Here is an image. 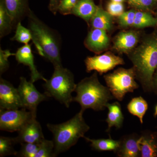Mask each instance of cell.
<instances>
[{"mask_svg": "<svg viewBox=\"0 0 157 157\" xmlns=\"http://www.w3.org/2000/svg\"><path fill=\"white\" fill-rule=\"evenodd\" d=\"M7 10L13 20L14 28L18 22L27 17L31 9L29 0H4Z\"/></svg>", "mask_w": 157, "mask_h": 157, "instance_id": "cell-15", "label": "cell"}, {"mask_svg": "<svg viewBox=\"0 0 157 157\" xmlns=\"http://www.w3.org/2000/svg\"><path fill=\"white\" fill-rule=\"evenodd\" d=\"M18 132L17 137H14L16 143L39 144L45 139L41 124L34 117L26 124Z\"/></svg>", "mask_w": 157, "mask_h": 157, "instance_id": "cell-11", "label": "cell"}, {"mask_svg": "<svg viewBox=\"0 0 157 157\" xmlns=\"http://www.w3.org/2000/svg\"><path fill=\"white\" fill-rule=\"evenodd\" d=\"M136 73L134 68H119L104 76L105 82L113 98L121 101L127 94L133 93L139 88L135 81Z\"/></svg>", "mask_w": 157, "mask_h": 157, "instance_id": "cell-6", "label": "cell"}, {"mask_svg": "<svg viewBox=\"0 0 157 157\" xmlns=\"http://www.w3.org/2000/svg\"><path fill=\"white\" fill-rule=\"evenodd\" d=\"M14 28L13 20L6 8L4 0H0V37L1 39L11 33Z\"/></svg>", "mask_w": 157, "mask_h": 157, "instance_id": "cell-23", "label": "cell"}, {"mask_svg": "<svg viewBox=\"0 0 157 157\" xmlns=\"http://www.w3.org/2000/svg\"><path fill=\"white\" fill-rule=\"evenodd\" d=\"M15 54V59L17 63L28 66L29 68L31 81L34 82L39 79L45 82L47 80L39 73L35 64L34 57L30 45H24L18 48Z\"/></svg>", "mask_w": 157, "mask_h": 157, "instance_id": "cell-12", "label": "cell"}, {"mask_svg": "<svg viewBox=\"0 0 157 157\" xmlns=\"http://www.w3.org/2000/svg\"><path fill=\"white\" fill-rule=\"evenodd\" d=\"M139 148L141 157H157V132L144 131L139 137Z\"/></svg>", "mask_w": 157, "mask_h": 157, "instance_id": "cell-16", "label": "cell"}, {"mask_svg": "<svg viewBox=\"0 0 157 157\" xmlns=\"http://www.w3.org/2000/svg\"><path fill=\"white\" fill-rule=\"evenodd\" d=\"M137 134L124 135L120 138L119 145L115 153L120 157H139L140 152Z\"/></svg>", "mask_w": 157, "mask_h": 157, "instance_id": "cell-13", "label": "cell"}, {"mask_svg": "<svg viewBox=\"0 0 157 157\" xmlns=\"http://www.w3.org/2000/svg\"><path fill=\"white\" fill-rule=\"evenodd\" d=\"M136 73L146 93L153 91V78L157 68V35L147 38L130 56Z\"/></svg>", "mask_w": 157, "mask_h": 157, "instance_id": "cell-2", "label": "cell"}, {"mask_svg": "<svg viewBox=\"0 0 157 157\" xmlns=\"http://www.w3.org/2000/svg\"><path fill=\"white\" fill-rule=\"evenodd\" d=\"M107 11L112 16H119L124 12L122 3L111 2L107 6Z\"/></svg>", "mask_w": 157, "mask_h": 157, "instance_id": "cell-32", "label": "cell"}, {"mask_svg": "<svg viewBox=\"0 0 157 157\" xmlns=\"http://www.w3.org/2000/svg\"><path fill=\"white\" fill-rule=\"evenodd\" d=\"M97 8L98 6H96L93 0H78L71 14L88 22L95 13Z\"/></svg>", "mask_w": 157, "mask_h": 157, "instance_id": "cell-19", "label": "cell"}, {"mask_svg": "<svg viewBox=\"0 0 157 157\" xmlns=\"http://www.w3.org/2000/svg\"><path fill=\"white\" fill-rule=\"evenodd\" d=\"M157 25V18L151 14L143 11H136L133 26L137 28L154 26Z\"/></svg>", "mask_w": 157, "mask_h": 157, "instance_id": "cell-24", "label": "cell"}, {"mask_svg": "<svg viewBox=\"0 0 157 157\" xmlns=\"http://www.w3.org/2000/svg\"><path fill=\"white\" fill-rule=\"evenodd\" d=\"M93 29L109 30L112 26V16L108 11L98 7L95 13L90 20Z\"/></svg>", "mask_w": 157, "mask_h": 157, "instance_id": "cell-20", "label": "cell"}, {"mask_svg": "<svg viewBox=\"0 0 157 157\" xmlns=\"http://www.w3.org/2000/svg\"><path fill=\"white\" fill-rule=\"evenodd\" d=\"M87 72L96 71L100 74L107 73L118 65L124 64V60L110 52L92 57H88L85 60Z\"/></svg>", "mask_w": 157, "mask_h": 157, "instance_id": "cell-9", "label": "cell"}, {"mask_svg": "<svg viewBox=\"0 0 157 157\" xmlns=\"http://www.w3.org/2000/svg\"></svg>", "mask_w": 157, "mask_h": 157, "instance_id": "cell-39", "label": "cell"}, {"mask_svg": "<svg viewBox=\"0 0 157 157\" xmlns=\"http://www.w3.org/2000/svg\"><path fill=\"white\" fill-rule=\"evenodd\" d=\"M75 92L76 95L73 101L80 105V110L83 112L88 109L95 111L105 110L107 103L113 98L108 87L99 82L96 72L76 84Z\"/></svg>", "mask_w": 157, "mask_h": 157, "instance_id": "cell-3", "label": "cell"}, {"mask_svg": "<svg viewBox=\"0 0 157 157\" xmlns=\"http://www.w3.org/2000/svg\"><path fill=\"white\" fill-rule=\"evenodd\" d=\"M129 1L132 5L137 6L139 3V0H129Z\"/></svg>", "mask_w": 157, "mask_h": 157, "instance_id": "cell-36", "label": "cell"}, {"mask_svg": "<svg viewBox=\"0 0 157 157\" xmlns=\"http://www.w3.org/2000/svg\"><path fill=\"white\" fill-rule=\"evenodd\" d=\"M40 144V143H39ZM39 144L25 143L21 144V147L17 156L22 157H35L39 150Z\"/></svg>", "mask_w": 157, "mask_h": 157, "instance_id": "cell-28", "label": "cell"}, {"mask_svg": "<svg viewBox=\"0 0 157 157\" xmlns=\"http://www.w3.org/2000/svg\"><path fill=\"white\" fill-rule=\"evenodd\" d=\"M153 92L157 95V68L153 78Z\"/></svg>", "mask_w": 157, "mask_h": 157, "instance_id": "cell-35", "label": "cell"}, {"mask_svg": "<svg viewBox=\"0 0 157 157\" xmlns=\"http://www.w3.org/2000/svg\"><path fill=\"white\" fill-rule=\"evenodd\" d=\"M78 0H60L58 7V12L64 15L71 14L73 8Z\"/></svg>", "mask_w": 157, "mask_h": 157, "instance_id": "cell-30", "label": "cell"}, {"mask_svg": "<svg viewBox=\"0 0 157 157\" xmlns=\"http://www.w3.org/2000/svg\"><path fill=\"white\" fill-rule=\"evenodd\" d=\"M124 0H111L112 2H116L122 3Z\"/></svg>", "mask_w": 157, "mask_h": 157, "instance_id": "cell-38", "label": "cell"}, {"mask_svg": "<svg viewBox=\"0 0 157 157\" xmlns=\"http://www.w3.org/2000/svg\"><path fill=\"white\" fill-rule=\"evenodd\" d=\"M83 113L80 110L73 118L63 123L47 124V128L53 135L56 156L75 145L90 130L89 126L83 117Z\"/></svg>", "mask_w": 157, "mask_h": 157, "instance_id": "cell-4", "label": "cell"}, {"mask_svg": "<svg viewBox=\"0 0 157 157\" xmlns=\"http://www.w3.org/2000/svg\"><path fill=\"white\" fill-rule=\"evenodd\" d=\"M106 108L108 109L106 120L108 125L106 132H110L113 127H115L117 129L121 128L123 124L124 116L120 104L117 101H115L112 104L108 103Z\"/></svg>", "mask_w": 157, "mask_h": 157, "instance_id": "cell-17", "label": "cell"}, {"mask_svg": "<svg viewBox=\"0 0 157 157\" xmlns=\"http://www.w3.org/2000/svg\"><path fill=\"white\" fill-rule=\"evenodd\" d=\"M27 17L32 41L39 55L51 62L54 67L62 66L61 40L58 32L39 19L32 10Z\"/></svg>", "mask_w": 157, "mask_h": 157, "instance_id": "cell-1", "label": "cell"}, {"mask_svg": "<svg viewBox=\"0 0 157 157\" xmlns=\"http://www.w3.org/2000/svg\"><path fill=\"white\" fill-rule=\"evenodd\" d=\"M15 53H11L10 51L3 50L0 48V73L1 75L6 72L9 67V58L11 56H15Z\"/></svg>", "mask_w": 157, "mask_h": 157, "instance_id": "cell-29", "label": "cell"}, {"mask_svg": "<svg viewBox=\"0 0 157 157\" xmlns=\"http://www.w3.org/2000/svg\"><path fill=\"white\" fill-rule=\"evenodd\" d=\"M85 44L89 50L96 53L103 51L109 44L106 31L101 29H92L88 34Z\"/></svg>", "mask_w": 157, "mask_h": 157, "instance_id": "cell-14", "label": "cell"}, {"mask_svg": "<svg viewBox=\"0 0 157 157\" xmlns=\"http://www.w3.org/2000/svg\"><path fill=\"white\" fill-rule=\"evenodd\" d=\"M136 11L134 10L124 12L119 16V22L121 26L128 27L133 26L135 21Z\"/></svg>", "mask_w": 157, "mask_h": 157, "instance_id": "cell-31", "label": "cell"}, {"mask_svg": "<svg viewBox=\"0 0 157 157\" xmlns=\"http://www.w3.org/2000/svg\"><path fill=\"white\" fill-rule=\"evenodd\" d=\"M37 113L26 109H0V129L8 132H19L34 117Z\"/></svg>", "mask_w": 157, "mask_h": 157, "instance_id": "cell-7", "label": "cell"}, {"mask_svg": "<svg viewBox=\"0 0 157 157\" xmlns=\"http://www.w3.org/2000/svg\"><path fill=\"white\" fill-rule=\"evenodd\" d=\"M83 138L90 143V146L93 149L98 151H113L115 153L119 145V140H113L111 137L107 139H94L84 136Z\"/></svg>", "mask_w": 157, "mask_h": 157, "instance_id": "cell-22", "label": "cell"}, {"mask_svg": "<svg viewBox=\"0 0 157 157\" xmlns=\"http://www.w3.org/2000/svg\"><path fill=\"white\" fill-rule=\"evenodd\" d=\"M156 0H139L137 7L141 9H147L153 5Z\"/></svg>", "mask_w": 157, "mask_h": 157, "instance_id": "cell-34", "label": "cell"}, {"mask_svg": "<svg viewBox=\"0 0 157 157\" xmlns=\"http://www.w3.org/2000/svg\"><path fill=\"white\" fill-rule=\"evenodd\" d=\"M155 117H156L157 116V104L155 107L154 114Z\"/></svg>", "mask_w": 157, "mask_h": 157, "instance_id": "cell-37", "label": "cell"}, {"mask_svg": "<svg viewBox=\"0 0 157 157\" xmlns=\"http://www.w3.org/2000/svg\"><path fill=\"white\" fill-rule=\"evenodd\" d=\"M60 0H50L48 9L54 15L58 12V7Z\"/></svg>", "mask_w": 157, "mask_h": 157, "instance_id": "cell-33", "label": "cell"}, {"mask_svg": "<svg viewBox=\"0 0 157 157\" xmlns=\"http://www.w3.org/2000/svg\"><path fill=\"white\" fill-rule=\"evenodd\" d=\"M33 83L31 81H28L24 77H21L17 89L24 108L37 113L38 105L47 99L48 96L39 92Z\"/></svg>", "mask_w": 157, "mask_h": 157, "instance_id": "cell-8", "label": "cell"}, {"mask_svg": "<svg viewBox=\"0 0 157 157\" xmlns=\"http://www.w3.org/2000/svg\"><path fill=\"white\" fill-rule=\"evenodd\" d=\"M138 41V35L136 32L133 31L121 32L118 35L116 39L114 47L120 52H128L136 46Z\"/></svg>", "mask_w": 157, "mask_h": 157, "instance_id": "cell-18", "label": "cell"}, {"mask_svg": "<svg viewBox=\"0 0 157 157\" xmlns=\"http://www.w3.org/2000/svg\"><path fill=\"white\" fill-rule=\"evenodd\" d=\"M53 141L44 139L39 144V150L35 157H56Z\"/></svg>", "mask_w": 157, "mask_h": 157, "instance_id": "cell-27", "label": "cell"}, {"mask_svg": "<svg viewBox=\"0 0 157 157\" xmlns=\"http://www.w3.org/2000/svg\"><path fill=\"white\" fill-rule=\"evenodd\" d=\"M15 28V34L11 40L23 43L24 45L28 44L30 41L32 40V34L30 30L23 26L21 22L17 24Z\"/></svg>", "mask_w": 157, "mask_h": 157, "instance_id": "cell-26", "label": "cell"}, {"mask_svg": "<svg viewBox=\"0 0 157 157\" xmlns=\"http://www.w3.org/2000/svg\"><path fill=\"white\" fill-rule=\"evenodd\" d=\"M16 143L14 137L1 136L0 137V157L17 155V152L14 150V145Z\"/></svg>", "mask_w": 157, "mask_h": 157, "instance_id": "cell-25", "label": "cell"}, {"mask_svg": "<svg viewBox=\"0 0 157 157\" xmlns=\"http://www.w3.org/2000/svg\"><path fill=\"white\" fill-rule=\"evenodd\" d=\"M0 108L6 109L24 108L17 88L3 78L0 80Z\"/></svg>", "mask_w": 157, "mask_h": 157, "instance_id": "cell-10", "label": "cell"}, {"mask_svg": "<svg viewBox=\"0 0 157 157\" xmlns=\"http://www.w3.org/2000/svg\"><path fill=\"white\" fill-rule=\"evenodd\" d=\"M148 108V103L141 96L132 98L127 105L129 112L132 115L137 117L141 124L143 123L144 117Z\"/></svg>", "mask_w": 157, "mask_h": 157, "instance_id": "cell-21", "label": "cell"}, {"mask_svg": "<svg viewBox=\"0 0 157 157\" xmlns=\"http://www.w3.org/2000/svg\"><path fill=\"white\" fill-rule=\"evenodd\" d=\"M54 68L52 76L44 84L45 94L48 97L55 98L68 108L73 101L72 94L75 91L76 86L74 76L70 70L63 66Z\"/></svg>", "mask_w": 157, "mask_h": 157, "instance_id": "cell-5", "label": "cell"}]
</instances>
